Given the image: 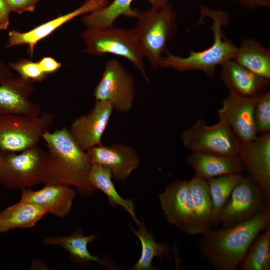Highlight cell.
<instances>
[{
  "label": "cell",
  "mask_w": 270,
  "mask_h": 270,
  "mask_svg": "<svg viewBox=\"0 0 270 270\" xmlns=\"http://www.w3.org/2000/svg\"><path fill=\"white\" fill-rule=\"evenodd\" d=\"M270 225V208L228 227L210 228L202 234L198 250L216 270L238 268L256 236Z\"/></svg>",
  "instance_id": "6da1fadb"
},
{
  "label": "cell",
  "mask_w": 270,
  "mask_h": 270,
  "mask_svg": "<svg viewBox=\"0 0 270 270\" xmlns=\"http://www.w3.org/2000/svg\"><path fill=\"white\" fill-rule=\"evenodd\" d=\"M42 139L48 148V162L44 184H58L75 188L82 196H90L96 190L89 180L92 166L86 151L64 127L44 132Z\"/></svg>",
  "instance_id": "7a4b0ae2"
},
{
  "label": "cell",
  "mask_w": 270,
  "mask_h": 270,
  "mask_svg": "<svg viewBox=\"0 0 270 270\" xmlns=\"http://www.w3.org/2000/svg\"><path fill=\"white\" fill-rule=\"evenodd\" d=\"M201 18H209L212 20L211 30L214 41L208 48L200 51L190 50L186 57H181L169 52L162 56L158 67L171 68L179 72L200 70L212 76L217 66L232 60L237 47L224 37L223 27L227 25L228 15L221 10H212L205 6H200Z\"/></svg>",
  "instance_id": "3957f363"
},
{
  "label": "cell",
  "mask_w": 270,
  "mask_h": 270,
  "mask_svg": "<svg viewBox=\"0 0 270 270\" xmlns=\"http://www.w3.org/2000/svg\"><path fill=\"white\" fill-rule=\"evenodd\" d=\"M136 18L133 30L144 58L156 68L162 54L168 52L166 44L176 33L177 14L170 1L161 8L140 12Z\"/></svg>",
  "instance_id": "277c9868"
},
{
  "label": "cell",
  "mask_w": 270,
  "mask_h": 270,
  "mask_svg": "<svg viewBox=\"0 0 270 270\" xmlns=\"http://www.w3.org/2000/svg\"><path fill=\"white\" fill-rule=\"evenodd\" d=\"M87 53L96 56L112 54L128 60L148 81L144 64V55L133 29L112 26L87 28L81 34Z\"/></svg>",
  "instance_id": "5b68a950"
},
{
  "label": "cell",
  "mask_w": 270,
  "mask_h": 270,
  "mask_svg": "<svg viewBox=\"0 0 270 270\" xmlns=\"http://www.w3.org/2000/svg\"><path fill=\"white\" fill-rule=\"evenodd\" d=\"M0 185L8 189L27 188L44 184L48 154L37 145L19 152H2Z\"/></svg>",
  "instance_id": "8992f818"
},
{
  "label": "cell",
  "mask_w": 270,
  "mask_h": 270,
  "mask_svg": "<svg viewBox=\"0 0 270 270\" xmlns=\"http://www.w3.org/2000/svg\"><path fill=\"white\" fill-rule=\"evenodd\" d=\"M54 118L49 112L36 116L0 114V150L19 152L38 145Z\"/></svg>",
  "instance_id": "52a82bcc"
},
{
  "label": "cell",
  "mask_w": 270,
  "mask_h": 270,
  "mask_svg": "<svg viewBox=\"0 0 270 270\" xmlns=\"http://www.w3.org/2000/svg\"><path fill=\"white\" fill-rule=\"evenodd\" d=\"M183 145L192 152L238 155L242 142L224 120L212 126L199 118L181 136Z\"/></svg>",
  "instance_id": "ba28073f"
},
{
  "label": "cell",
  "mask_w": 270,
  "mask_h": 270,
  "mask_svg": "<svg viewBox=\"0 0 270 270\" xmlns=\"http://www.w3.org/2000/svg\"><path fill=\"white\" fill-rule=\"evenodd\" d=\"M270 208V202L248 174L235 186L220 212L219 224L228 227L251 218Z\"/></svg>",
  "instance_id": "9c48e42d"
},
{
  "label": "cell",
  "mask_w": 270,
  "mask_h": 270,
  "mask_svg": "<svg viewBox=\"0 0 270 270\" xmlns=\"http://www.w3.org/2000/svg\"><path fill=\"white\" fill-rule=\"evenodd\" d=\"M96 100L109 102L118 112H127L135 98L134 77L116 60L106 62L94 93Z\"/></svg>",
  "instance_id": "30bf717a"
},
{
  "label": "cell",
  "mask_w": 270,
  "mask_h": 270,
  "mask_svg": "<svg viewBox=\"0 0 270 270\" xmlns=\"http://www.w3.org/2000/svg\"><path fill=\"white\" fill-rule=\"evenodd\" d=\"M168 222L181 232L195 235V214L188 180H176L158 196Z\"/></svg>",
  "instance_id": "8fae6325"
},
{
  "label": "cell",
  "mask_w": 270,
  "mask_h": 270,
  "mask_svg": "<svg viewBox=\"0 0 270 270\" xmlns=\"http://www.w3.org/2000/svg\"><path fill=\"white\" fill-rule=\"evenodd\" d=\"M86 152L92 164H98L108 168L117 181L126 180L140 164L138 152L122 144H102L89 149Z\"/></svg>",
  "instance_id": "7c38bea8"
},
{
  "label": "cell",
  "mask_w": 270,
  "mask_h": 270,
  "mask_svg": "<svg viewBox=\"0 0 270 270\" xmlns=\"http://www.w3.org/2000/svg\"><path fill=\"white\" fill-rule=\"evenodd\" d=\"M113 108L108 102L96 100L89 113L76 118L68 131L85 151L102 144V137L112 116Z\"/></svg>",
  "instance_id": "4fadbf2b"
},
{
  "label": "cell",
  "mask_w": 270,
  "mask_h": 270,
  "mask_svg": "<svg viewBox=\"0 0 270 270\" xmlns=\"http://www.w3.org/2000/svg\"><path fill=\"white\" fill-rule=\"evenodd\" d=\"M258 97H246L230 92L218 110L219 119L228 124L242 143L249 142L258 136L254 118Z\"/></svg>",
  "instance_id": "5bb4252c"
},
{
  "label": "cell",
  "mask_w": 270,
  "mask_h": 270,
  "mask_svg": "<svg viewBox=\"0 0 270 270\" xmlns=\"http://www.w3.org/2000/svg\"><path fill=\"white\" fill-rule=\"evenodd\" d=\"M238 156L248 174L270 202V132L258 135L249 142L242 143Z\"/></svg>",
  "instance_id": "9a60e30c"
},
{
  "label": "cell",
  "mask_w": 270,
  "mask_h": 270,
  "mask_svg": "<svg viewBox=\"0 0 270 270\" xmlns=\"http://www.w3.org/2000/svg\"><path fill=\"white\" fill-rule=\"evenodd\" d=\"M108 4V0H87L82 6L71 12L60 15L28 32H22L12 30L8 34L6 48L27 44L28 52L32 57L37 43L50 34L58 28L78 16L88 14Z\"/></svg>",
  "instance_id": "2e32d148"
},
{
  "label": "cell",
  "mask_w": 270,
  "mask_h": 270,
  "mask_svg": "<svg viewBox=\"0 0 270 270\" xmlns=\"http://www.w3.org/2000/svg\"><path fill=\"white\" fill-rule=\"evenodd\" d=\"M20 200L32 202L42 208L47 214L64 218L72 208L76 192L72 187L58 184H46L41 189L21 190Z\"/></svg>",
  "instance_id": "e0dca14e"
},
{
  "label": "cell",
  "mask_w": 270,
  "mask_h": 270,
  "mask_svg": "<svg viewBox=\"0 0 270 270\" xmlns=\"http://www.w3.org/2000/svg\"><path fill=\"white\" fill-rule=\"evenodd\" d=\"M34 89L32 83L20 76H12L0 84V114H40V106L30 99Z\"/></svg>",
  "instance_id": "ac0fdd59"
},
{
  "label": "cell",
  "mask_w": 270,
  "mask_h": 270,
  "mask_svg": "<svg viewBox=\"0 0 270 270\" xmlns=\"http://www.w3.org/2000/svg\"><path fill=\"white\" fill-rule=\"evenodd\" d=\"M220 66V78L230 92L254 98L268 90L270 80L248 70L234 60H229Z\"/></svg>",
  "instance_id": "d6986e66"
},
{
  "label": "cell",
  "mask_w": 270,
  "mask_h": 270,
  "mask_svg": "<svg viewBox=\"0 0 270 270\" xmlns=\"http://www.w3.org/2000/svg\"><path fill=\"white\" fill-rule=\"evenodd\" d=\"M186 161L194 170L196 176L206 180L224 174L243 173L246 170L238 155L192 152Z\"/></svg>",
  "instance_id": "ffe728a7"
},
{
  "label": "cell",
  "mask_w": 270,
  "mask_h": 270,
  "mask_svg": "<svg viewBox=\"0 0 270 270\" xmlns=\"http://www.w3.org/2000/svg\"><path fill=\"white\" fill-rule=\"evenodd\" d=\"M98 236V233L86 236L79 228L68 236L46 237L43 242L46 245L58 246L64 249L68 253L70 260L78 264L86 266L94 262L108 267V263L104 260L92 254L88 250V244L94 242Z\"/></svg>",
  "instance_id": "44dd1931"
},
{
  "label": "cell",
  "mask_w": 270,
  "mask_h": 270,
  "mask_svg": "<svg viewBox=\"0 0 270 270\" xmlns=\"http://www.w3.org/2000/svg\"><path fill=\"white\" fill-rule=\"evenodd\" d=\"M134 0H114L110 4L86 14L83 22L88 28H101L112 26L120 16L137 18L140 14L138 10L132 8ZM154 8L163 6L170 0H148Z\"/></svg>",
  "instance_id": "7402d4cb"
},
{
  "label": "cell",
  "mask_w": 270,
  "mask_h": 270,
  "mask_svg": "<svg viewBox=\"0 0 270 270\" xmlns=\"http://www.w3.org/2000/svg\"><path fill=\"white\" fill-rule=\"evenodd\" d=\"M47 213L41 206L20 200L0 212V234L36 226Z\"/></svg>",
  "instance_id": "603a6c76"
},
{
  "label": "cell",
  "mask_w": 270,
  "mask_h": 270,
  "mask_svg": "<svg viewBox=\"0 0 270 270\" xmlns=\"http://www.w3.org/2000/svg\"><path fill=\"white\" fill-rule=\"evenodd\" d=\"M236 62L270 80V51L252 38L244 39L232 59Z\"/></svg>",
  "instance_id": "cb8c5ba5"
},
{
  "label": "cell",
  "mask_w": 270,
  "mask_h": 270,
  "mask_svg": "<svg viewBox=\"0 0 270 270\" xmlns=\"http://www.w3.org/2000/svg\"><path fill=\"white\" fill-rule=\"evenodd\" d=\"M195 214L196 234H202L212 226V204L208 180L194 176L188 180Z\"/></svg>",
  "instance_id": "d4e9b609"
},
{
  "label": "cell",
  "mask_w": 270,
  "mask_h": 270,
  "mask_svg": "<svg viewBox=\"0 0 270 270\" xmlns=\"http://www.w3.org/2000/svg\"><path fill=\"white\" fill-rule=\"evenodd\" d=\"M112 178V173L108 168L98 164H92L89 180L92 186L105 194L112 206H120L124 208L136 223L138 224L140 220L137 218L133 201L124 199L120 195Z\"/></svg>",
  "instance_id": "484cf974"
},
{
  "label": "cell",
  "mask_w": 270,
  "mask_h": 270,
  "mask_svg": "<svg viewBox=\"0 0 270 270\" xmlns=\"http://www.w3.org/2000/svg\"><path fill=\"white\" fill-rule=\"evenodd\" d=\"M135 229L130 226L132 232L138 238L141 244V254L136 262L132 266L133 270H156L152 262L156 257L162 260L168 256V248L166 244L157 242L146 228L144 222L140 221Z\"/></svg>",
  "instance_id": "4316f807"
},
{
  "label": "cell",
  "mask_w": 270,
  "mask_h": 270,
  "mask_svg": "<svg viewBox=\"0 0 270 270\" xmlns=\"http://www.w3.org/2000/svg\"><path fill=\"white\" fill-rule=\"evenodd\" d=\"M243 176L242 172L230 174L208 180L212 204V226H216L219 224L218 217L220 212Z\"/></svg>",
  "instance_id": "83f0119b"
},
{
  "label": "cell",
  "mask_w": 270,
  "mask_h": 270,
  "mask_svg": "<svg viewBox=\"0 0 270 270\" xmlns=\"http://www.w3.org/2000/svg\"><path fill=\"white\" fill-rule=\"evenodd\" d=\"M240 266L243 270H270V225L255 238Z\"/></svg>",
  "instance_id": "f1b7e54d"
},
{
  "label": "cell",
  "mask_w": 270,
  "mask_h": 270,
  "mask_svg": "<svg viewBox=\"0 0 270 270\" xmlns=\"http://www.w3.org/2000/svg\"><path fill=\"white\" fill-rule=\"evenodd\" d=\"M258 135L270 132V92L267 90L256 99L254 112Z\"/></svg>",
  "instance_id": "f546056e"
},
{
  "label": "cell",
  "mask_w": 270,
  "mask_h": 270,
  "mask_svg": "<svg viewBox=\"0 0 270 270\" xmlns=\"http://www.w3.org/2000/svg\"><path fill=\"white\" fill-rule=\"evenodd\" d=\"M8 67L16 72L20 76L30 82H42L48 76L40 68L38 62L28 60H20L8 64Z\"/></svg>",
  "instance_id": "4dcf8cb0"
},
{
  "label": "cell",
  "mask_w": 270,
  "mask_h": 270,
  "mask_svg": "<svg viewBox=\"0 0 270 270\" xmlns=\"http://www.w3.org/2000/svg\"><path fill=\"white\" fill-rule=\"evenodd\" d=\"M11 12L18 14L24 12H33L39 0H5Z\"/></svg>",
  "instance_id": "1f68e13d"
},
{
  "label": "cell",
  "mask_w": 270,
  "mask_h": 270,
  "mask_svg": "<svg viewBox=\"0 0 270 270\" xmlns=\"http://www.w3.org/2000/svg\"><path fill=\"white\" fill-rule=\"evenodd\" d=\"M38 62L41 70L48 75L55 72L62 66L60 62L50 56L43 57Z\"/></svg>",
  "instance_id": "d6a6232c"
},
{
  "label": "cell",
  "mask_w": 270,
  "mask_h": 270,
  "mask_svg": "<svg viewBox=\"0 0 270 270\" xmlns=\"http://www.w3.org/2000/svg\"><path fill=\"white\" fill-rule=\"evenodd\" d=\"M11 10L5 0H0V30L8 28Z\"/></svg>",
  "instance_id": "836d02e7"
},
{
  "label": "cell",
  "mask_w": 270,
  "mask_h": 270,
  "mask_svg": "<svg viewBox=\"0 0 270 270\" xmlns=\"http://www.w3.org/2000/svg\"><path fill=\"white\" fill-rule=\"evenodd\" d=\"M242 6L248 8L270 6V0H237Z\"/></svg>",
  "instance_id": "e575fe53"
},
{
  "label": "cell",
  "mask_w": 270,
  "mask_h": 270,
  "mask_svg": "<svg viewBox=\"0 0 270 270\" xmlns=\"http://www.w3.org/2000/svg\"><path fill=\"white\" fill-rule=\"evenodd\" d=\"M12 77L9 67L6 66L0 58V84Z\"/></svg>",
  "instance_id": "d590c367"
},
{
  "label": "cell",
  "mask_w": 270,
  "mask_h": 270,
  "mask_svg": "<svg viewBox=\"0 0 270 270\" xmlns=\"http://www.w3.org/2000/svg\"><path fill=\"white\" fill-rule=\"evenodd\" d=\"M3 164V154L2 152L0 150V170Z\"/></svg>",
  "instance_id": "8d00e7d4"
}]
</instances>
